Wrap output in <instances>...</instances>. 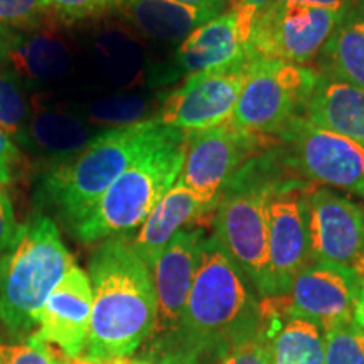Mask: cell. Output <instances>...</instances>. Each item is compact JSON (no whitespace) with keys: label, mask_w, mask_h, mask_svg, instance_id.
Listing matches in <instances>:
<instances>
[{"label":"cell","mask_w":364,"mask_h":364,"mask_svg":"<svg viewBox=\"0 0 364 364\" xmlns=\"http://www.w3.org/2000/svg\"><path fill=\"white\" fill-rule=\"evenodd\" d=\"M348 9L273 0L255 21L248 41L250 56L307 66L318 58Z\"/></svg>","instance_id":"ba28073f"},{"label":"cell","mask_w":364,"mask_h":364,"mask_svg":"<svg viewBox=\"0 0 364 364\" xmlns=\"http://www.w3.org/2000/svg\"><path fill=\"white\" fill-rule=\"evenodd\" d=\"M6 263H7V253H6V255H2V257H0V277H2L4 268H6Z\"/></svg>","instance_id":"b9f144b4"},{"label":"cell","mask_w":364,"mask_h":364,"mask_svg":"<svg viewBox=\"0 0 364 364\" xmlns=\"http://www.w3.org/2000/svg\"><path fill=\"white\" fill-rule=\"evenodd\" d=\"M213 364H270L268 341L263 326L253 336L231 346Z\"/></svg>","instance_id":"f546056e"},{"label":"cell","mask_w":364,"mask_h":364,"mask_svg":"<svg viewBox=\"0 0 364 364\" xmlns=\"http://www.w3.org/2000/svg\"><path fill=\"white\" fill-rule=\"evenodd\" d=\"M359 289L361 280L349 268L312 262L299 273L285 295L262 300V321L270 317H299L327 331L354 321Z\"/></svg>","instance_id":"9c48e42d"},{"label":"cell","mask_w":364,"mask_h":364,"mask_svg":"<svg viewBox=\"0 0 364 364\" xmlns=\"http://www.w3.org/2000/svg\"><path fill=\"white\" fill-rule=\"evenodd\" d=\"M216 208L218 204L206 201L194 191L176 182L174 188L167 191L144 225L139 228V233L132 245L150 268L177 231L184 230L189 223L201 220L203 216L216 211Z\"/></svg>","instance_id":"ac0fdd59"},{"label":"cell","mask_w":364,"mask_h":364,"mask_svg":"<svg viewBox=\"0 0 364 364\" xmlns=\"http://www.w3.org/2000/svg\"><path fill=\"white\" fill-rule=\"evenodd\" d=\"M268 341L270 364H326L324 331L299 317L262 321Z\"/></svg>","instance_id":"7402d4cb"},{"label":"cell","mask_w":364,"mask_h":364,"mask_svg":"<svg viewBox=\"0 0 364 364\" xmlns=\"http://www.w3.org/2000/svg\"><path fill=\"white\" fill-rule=\"evenodd\" d=\"M285 2H300L309 4V6L326 7V9H348L361 0H285Z\"/></svg>","instance_id":"d590c367"},{"label":"cell","mask_w":364,"mask_h":364,"mask_svg":"<svg viewBox=\"0 0 364 364\" xmlns=\"http://www.w3.org/2000/svg\"><path fill=\"white\" fill-rule=\"evenodd\" d=\"M115 9L136 34L161 44H181L198 27L220 16L174 0H118Z\"/></svg>","instance_id":"d6986e66"},{"label":"cell","mask_w":364,"mask_h":364,"mask_svg":"<svg viewBox=\"0 0 364 364\" xmlns=\"http://www.w3.org/2000/svg\"><path fill=\"white\" fill-rule=\"evenodd\" d=\"M91 306L88 273L73 265L46 300L33 338L56 348L63 358H81L90 334Z\"/></svg>","instance_id":"e0dca14e"},{"label":"cell","mask_w":364,"mask_h":364,"mask_svg":"<svg viewBox=\"0 0 364 364\" xmlns=\"http://www.w3.org/2000/svg\"><path fill=\"white\" fill-rule=\"evenodd\" d=\"M268 140L270 136L240 130L230 122L186 134V159L177 182L218 204L231 179Z\"/></svg>","instance_id":"8fae6325"},{"label":"cell","mask_w":364,"mask_h":364,"mask_svg":"<svg viewBox=\"0 0 364 364\" xmlns=\"http://www.w3.org/2000/svg\"><path fill=\"white\" fill-rule=\"evenodd\" d=\"M49 11L66 21H81L98 17L115 9L118 0H44Z\"/></svg>","instance_id":"4dcf8cb0"},{"label":"cell","mask_w":364,"mask_h":364,"mask_svg":"<svg viewBox=\"0 0 364 364\" xmlns=\"http://www.w3.org/2000/svg\"><path fill=\"white\" fill-rule=\"evenodd\" d=\"M56 364H113V361L93 363V361H88V359H85V358H76V359H66V358H61Z\"/></svg>","instance_id":"ab89813d"},{"label":"cell","mask_w":364,"mask_h":364,"mask_svg":"<svg viewBox=\"0 0 364 364\" xmlns=\"http://www.w3.org/2000/svg\"><path fill=\"white\" fill-rule=\"evenodd\" d=\"M49 12L44 0H0V27L34 31Z\"/></svg>","instance_id":"f1b7e54d"},{"label":"cell","mask_w":364,"mask_h":364,"mask_svg":"<svg viewBox=\"0 0 364 364\" xmlns=\"http://www.w3.org/2000/svg\"><path fill=\"white\" fill-rule=\"evenodd\" d=\"M9 61L24 78L53 81L71 68V53L65 41L54 34L34 33L24 38L9 36Z\"/></svg>","instance_id":"603a6c76"},{"label":"cell","mask_w":364,"mask_h":364,"mask_svg":"<svg viewBox=\"0 0 364 364\" xmlns=\"http://www.w3.org/2000/svg\"><path fill=\"white\" fill-rule=\"evenodd\" d=\"M354 322L364 329V282H361V289L356 300V307H354Z\"/></svg>","instance_id":"8d00e7d4"},{"label":"cell","mask_w":364,"mask_h":364,"mask_svg":"<svg viewBox=\"0 0 364 364\" xmlns=\"http://www.w3.org/2000/svg\"><path fill=\"white\" fill-rule=\"evenodd\" d=\"M245 58H250L248 41L241 33L236 14L226 11L182 41L152 80L156 85H171L179 78L235 65Z\"/></svg>","instance_id":"2e32d148"},{"label":"cell","mask_w":364,"mask_h":364,"mask_svg":"<svg viewBox=\"0 0 364 364\" xmlns=\"http://www.w3.org/2000/svg\"><path fill=\"white\" fill-rule=\"evenodd\" d=\"M307 220L314 262L356 270L364 253V208L322 186L309 191Z\"/></svg>","instance_id":"9a60e30c"},{"label":"cell","mask_w":364,"mask_h":364,"mask_svg":"<svg viewBox=\"0 0 364 364\" xmlns=\"http://www.w3.org/2000/svg\"><path fill=\"white\" fill-rule=\"evenodd\" d=\"M321 73L316 68L253 56L230 124L263 136H277L302 115Z\"/></svg>","instance_id":"52a82bcc"},{"label":"cell","mask_w":364,"mask_h":364,"mask_svg":"<svg viewBox=\"0 0 364 364\" xmlns=\"http://www.w3.org/2000/svg\"><path fill=\"white\" fill-rule=\"evenodd\" d=\"M309 191L297 181L279 182L268 203L270 297L285 295L314 262L307 220Z\"/></svg>","instance_id":"4fadbf2b"},{"label":"cell","mask_w":364,"mask_h":364,"mask_svg":"<svg viewBox=\"0 0 364 364\" xmlns=\"http://www.w3.org/2000/svg\"><path fill=\"white\" fill-rule=\"evenodd\" d=\"M19 161V147L6 132L0 129V188L14 179Z\"/></svg>","instance_id":"836d02e7"},{"label":"cell","mask_w":364,"mask_h":364,"mask_svg":"<svg viewBox=\"0 0 364 364\" xmlns=\"http://www.w3.org/2000/svg\"><path fill=\"white\" fill-rule=\"evenodd\" d=\"M184 159L186 134L172 130L113 182L90 216L73 230L76 240L97 243L139 230L156 204L176 186Z\"/></svg>","instance_id":"5b68a950"},{"label":"cell","mask_w":364,"mask_h":364,"mask_svg":"<svg viewBox=\"0 0 364 364\" xmlns=\"http://www.w3.org/2000/svg\"><path fill=\"white\" fill-rule=\"evenodd\" d=\"M260 329V302L255 297V287L215 236H204L179 329L152 363L213 364L231 346Z\"/></svg>","instance_id":"6da1fadb"},{"label":"cell","mask_w":364,"mask_h":364,"mask_svg":"<svg viewBox=\"0 0 364 364\" xmlns=\"http://www.w3.org/2000/svg\"><path fill=\"white\" fill-rule=\"evenodd\" d=\"M174 129L157 118L112 127L95 135L83 150L54 166L41 181V198L73 233L102 196L136 159L166 140Z\"/></svg>","instance_id":"3957f363"},{"label":"cell","mask_w":364,"mask_h":364,"mask_svg":"<svg viewBox=\"0 0 364 364\" xmlns=\"http://www.w3.org/2000/svg\"><path fill=\"white\" fill-rule=\"evenodd\" d=\"M63 356L33 336L0 341V364H56Z\"/></svg>","instance_id":"83f0119b"},{"label":"cell","mask_w":364,"mask_h":364,"mask_svg":"<svg viewBox=\"0 0 364 364\" xmlns=\"http://www.w3.org/2000/svg\"><path fill=\"white\" fill-rule=\"evenodd\" d=\"M203 240V230L177 231L150 267L157 297L156 326L149 339L150 361L167 348L179 329L198 270Z\"/></svg>","instance_id":"5bb4252c"},{"label":"cell","mask_w":364,"mask_h":364,"mask_svg":"<svg viewBox=\"0 0 364 364\" xmlns=\"http://www.w3.org/2000/svg\"><path fill=\"white\" fill-rule=\"evenodd\" d=\"M174 2L184 4V6L203 9V11H211L216 14L226 12V7L230 6V0H174Z\"/></svg>","instance_id":"e575fe53"},{"label":"cell","mask_w":364,"mask_h":364,"mask_svg":"<svg viewBox=\"0 0 364 364\" xmlns=\"http://www.w3.org/2000/svg\"><path fill=\"white\" fill-rule=\"evenodd\" d=\"M317 59L321 76L364 88V0L346 11Z\"/></svg>","instance_id":"44dd1931"},{"label":"cell","mask_w":364,"mask_h":364,"mask_svg":"<svg viewBox=\"0 0 364 364\" xmlns=\"http://www.w3.org/2000/svg\"><path fill=\"white\" fill-rule=\"evenodd\" d=\"M277 181L250 179L241 169L226 186L215 215V238L262 299L270 297L268 203Z\"/></svg>","instance_id":"8992f818"},{"label":"cell","mask_w":364,"mask_h":364,"mask_svg":"<svg viewBox=\"0 0 364 364\" xmlns=\"http://www.w3.org/2000/svg\"><path fill=\"white\" fill-rule=\"evenodd\" d=\"M93 136L83 120L71 117L66 112L49 108L36 112L31 117L26 142L34 144L48 156L66 161L83 150Z\"/></svg>","instance_id":"cb8c5ba5"},{"label":"cell","mask_w":364,"mask_h":364,"mask_svg":"<svg viewBox=\"0 0 364 364\" xmlns=\"http://www.w3.org/2000/svg\"><path fill=\"white\" fill-rule=\"evenodd\" d=\"M252 56L235 65L199 73L184 80L162 100L157 120L182 134L208 130L231 120Z\"/></svg>","instance_id":"7c38bea8"},{"label":"cell","mask_w":364,"mask_h":364,"mask_svg":"<svg viewBox=\"0 0 364 364\" xmlns=\"http://www.w3.org/2000/svg\"><path fill=\"white\" fill-rule=\"evenodd\" d=\"M22 231L14 211V204L9 194L0 188V253L9 252L17 243Z\"/></svg>","instance_id":"1f68e13d"},{"label":"cell","mask_w":364,"mask_h":364,"mask_svg":"<svg viewBox=\"0 0 364 364\" xmlns=\"http://www.w3.org/2000/svg\"><path fill=\"white\" fill-rule=\"evenodd\" d=\"M152 100L139 93H120L105 97L90 105L91 118L103 124L125 127L147 120Z\"/></svg>","instance_id":"484cf974"},{"label":"cell","mask_w":364,"mask_h":364,"mask_svg":"<svg viewBox=\"0 0 364 364\" xmlns=\"http://www.w3.org/2000/svg\"><path fill=\"white\" fill-rule=\"evenodd\" d=\"M113 364H154L149 358H120V359H113Z\"/></svg>","instance_id":"f35d334b"},{"label":"cell","mask_w":364,"mask_h":364,"mask_svg":"<svg viewBox=\"0 0 364 364\" xmlns=\"http://www.w3.org/2000/svg\"><path fill=\"white\" fill-rule=\"evenodd\" d=\"M31 122V105L27 102L21 76L14 70H0V129L14 142L24 140Z\"/></svg>","instance_id":"d4e9b609"},{"label":"cell","mask_w":364,"mask_h":364,"mask_svg":"<svg viewBox=\"0 0 364 364\" xmlns=\"http://www.w3.org/2000/svg\"><path fill=\"white\" fill-rule=\"evenodd\" d=\"M73 265L75 258L51 218L36 215L22 225L0 277V326L12 339L34 334L46 300Z\"/></svg>","instance_id":"277c9868"},{"label":"cell","mask_w":364,"mask_h":364,"mask_svg":"<svg viewBox=\"0 0 364 364\" xmlns=\"http://www.w3.org/2000/svg\"><path fill=\"white\" fill-rule=\"evenodd\" d=\"M326 364H364V329L356 322L324 331Z\"/></svg>","instance_id":"4316f807"},{"label":"cell","mask_w":364,"mask_h":364,"mask_svg":"<svg viewBox=\"0 0 364 364\" xmlns=\"http://www.w3.org/2000/svg\"><path fill=\"white\" fill-rule=\"evenodd\" d=\"M9 61V31L0 29V70Z\"/></svg>","instance_id":"74e56055"},{"label":"cell","mask_w":364,"mask_h":364,"mask_svg":"<svg viewBox=\"0 0 364 364\" xmlns=\"http://www.w3.org/2000/svg\"><path fill=\"white\" fill-rule=\"evenodd\" d=\"M354 273H356V275L359 277V280L364 282V253H363L361 260H359V263H358V267H356V270H354Z\"/></svg>","instance_id":"60d3db41"},{"label":"cell","mask_w":364,"mask_h":364,"mask_svg":"<svg viewBox=\"0 0 364 364\" xmlns=\"http://www.w3.org/2000/svg\"><path fill=\"white\" fill-rule=\"evenodd\" d=\"M302 117L364 147V88L321 76Z\"/></svg>","instance_id":"ffe728a7"},{"label":"cell","mask_w":364,"mask_h":364,"mask_svg":"<svg viewBox=\"0 0 364 364\" xmlns=\"http://www.w3.org/2000/svg\"><path fill=\"white\" fill-rule=\"evenodd\" d=\"M272 2L273 0H230L228 11H233L236 14L245 39L250 41L255 21Z\"/></svg>","instance_id":"d6a6232c"},{"label":"cell","mask_w":364,"mask_h":364,"mask_svg":"<svg viewBox=\"0 0 364 364\" xmlns=\"http://www.w3.org/2000/svg\"><path fill=\"white\" fill-rule=\"evenodd\" d=\"M88 277L93 306L81 358L105 363L134 356L156 326L152 270L125 236H117L102 241L91 255Z\"/></svg>","instance_id":"7a4b0ae2"},{"label":"cell","mask_w":364,"mask_h":364,"mask_svg":"<svg viewBox=\"0 0 364 364\" xmlns=\"http://www.w3.org/2000/svg\"><path fill=\"white\" fill-rule=\"evenodd\" d=\"M289 145V164L306 179L364 196V147L299 115L279 135Z\"/></svg>","instance_id":"30bf717a"}]
</instances>
